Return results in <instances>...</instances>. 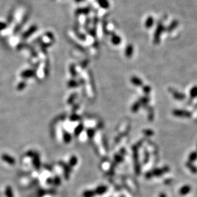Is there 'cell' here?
I'll list each match as a JSON object with an SVG mask.
<instances>
[{"mask_svg":"<svg viewBox=\"0 0 197 197\" xmlns=\"http://www.w3.org/2000/svg\"><path fill=\"white\" fill-rule=\"evenodd\" d=\"M154 24V19L152 17H149L148 19H146L145 22V26L147 28H151Z\"/></svg>","mask_w":197,"mask_h":197,"instance_id":"obj_11","label":"cell"},{"mask_svg":"<svg viewBox=\"0 0 197 197\" xmlns=\"http://www.w3.org/2000/svg\"><path fill=\"white\" fill-rule=\"evenodd\" d=\"M187 165H188V167H189V169H190L191 170H192V172H193V173H195L197 172V169L195 167H194L193 165H192V164H189V163H188V164Z\"/></svg>","mask_w":197,"mask_h":197,"instance_id":"obj_25","label":"cell"},{"mask_svg":"<svg viewBox=\"0 0 197 197\" xmlns=\"http://www.w3.org/2000/svg\"><path fill=\"white\" fill-rule=\"evenodd\" d=\"M5 195L6 197H14L13 191L10 186H7L5 189Z\"/></svg>","mask_w":197,"mask_h":197,"instance_id":"obj_14","label":"cell"},{"mask_svg":"<svg viewBox=\"0 0 197 197\" xmlns=\"http://www.w3.org/2000/svg\"><path fill=\"white\" fill-rule=\"evenodd\" d=\"M143 90H144V92L145 93L148 94V93H149L150 91H151V87H150L148 86H147L144 87Z\"/></svg>","mask_w":197,"mask_h":197,"instance_id":"obj_26","label":"cell"},{"mask_svg":"<svg viewBox=\"0 0 197 197\" xmlns=\"http://www.w3.org/2000/svg\"><path fill=\"white\" fill-rule=\"evenodd\" d=\"M87 135H88V136H89V138H91L94 135V130H91H91H87Z\"/></svg>","mask_w":197,"mask_h":197,"instance_id":"obj_27","label":"cell"},{"mask_svg":"<svg viewBox=\"0 0 197 197\" xmlns=\"http://www.w3.org/2000/svg\"><path fill=\"white\" fill-rule=\"evenodd\" d=\"M167 170H168V169H157V170H154V171L151 172H149L148 174H146V177H148L150 178L153 175H160L161 174H163L164 172H167Z\"/></svg>","mask_w":197,"mask_h":197,"instance_id":"obj_5","label":"cell"},{"mask_svg":"<svg viewBox=\"0 0 197 197\" xmlns=\"http://www.w3.org/2000/svg\"><path fill=\"white\" fill-rule=\"evenodd\" d=\"M191 190L192 189H191V187L189 185H186V186L181 188V190H179V193H180L181 195H186L190 192Z\"/></svg>","mask_w":197,"mask_h":197,"instance_id":"obj_7","label":"cell"},{"mask_svg":"<svg viewBox=\"0 0 197 197\" xmlns=\"http://www.w3.org/2000/svg\"><path fill=\"white\" fill-rule=\"evenodd\" d=\"M83 129H84V126L82 124L78 125L74 130V134L75 136H78V135L82 131V130H83Z\"/></svg>","mask_w":197,"mask_h":197,"instance_id":"obj_16","label":"cell"},{"mask_svg":"<svg viewBox=\"0 0 197 197\" xmlns=\"http://www.w3.org/2000/svg\"><path fill=\"white\" fill-rule=\"evenodd\" d=\"M1 159L3 161H5L6 163L10 165H13L16 163V160H15L13 157H12L11 156L8 155L7 154H2Z\"/></svg>","mask_w":197,"mask_h":197,"instance_id":"obj_4","label":"cell"},{"mask_svg":"<svg viewBox=\"0 0 197 197\" xmlns=\"http://www.w3.org/2000/svg\"><path fill=\"white\" fill-rule=\"evenodd\" d=\"M106 191H107V187L100 186L96 190L95 193L98 194V195H102V194H104Z\"/></svg>","mask_w":197,"mask_h":197,"instance_id":"obj_17","label":"cell"},{"mask_svg":"<svg viewBox=\"0 0 197 197\" xmlns=\"http://www.w3.org/2000/svg\"><path fill=\"white\" fill-rule=\"evenodd\" d=\"M33 154H34V151H28V152H27V153H26V156H28L31 158L32 156H33Z\"/></svg>","mask_w":197,"mask_h":197,"instance_id":"obj_28","label":"cell"},{"mask_svg":"<svg viewBox=\"0 0 197 197\" xmlns=\"http://www.w3.org/2000/svg\"><path fill=\"white\" fill-rule=\"evenodd\" d=\"M173 115L181 117H190L191 114L187 111L181 110H175L173 112Z\"/></svg>","mask_w":197,"mask_h":197,"instance_id":"obj_6","label":"cell"},{"mask_svg":"<svg viewBox=\"0 0 197 197\" xmlns=\"http://www.w3.org/2000/svg\"><path fill=\"white\" fill-rule=\"evenodd\" d=\"M190 96L192 98H195L197 97V86L193 87L190 90Z\"/></svg>","mask_w":197,"mask_h":197,"instance_id":"obj_19","label":"cell"},{"mask_svg":"<svg viewBox=\"0 0 197 197\" xmlns=\"http://www.w3.org/2000/svg\"><path fill=\"white\" fill-rule=\"evenodd\" d=\"M197 159V152H193L190 155L189 162H193Z\"/></svg>","mask_w":197,"mask_h":197,"instance_id":"obj_20","label":"cell"},{"mask_svg":"<svg viewBox=\"0 0 197 197\" xmlns=\"http://www.w3.org/2000/svg\"><path fill=\"white\" fill-rule=\"evenodd\" d=\"M164 30V27L162 24L160 23L157 26L156 29L155 33H154V42L155 43H158L160 41V37L161 35L163 33V31Z\"/></svg>","mask_w":197,"mask_h":197,"instance_id":"obj_1","label":"cell"},{"mask_svg":"<svg viewBox=\"0 0 197 197\" xmlns=\"http://www.w3.org/2000/svg\"><path fill=\"white\" fill-rule=\"evenodd\" d=\"M178 24V22L177 20H174V21H173L170 25L169 26L168 28V31H172L173 29H175L176 27H177V26Z\"/></svg>","mask_w":197,"mask_h":197,"instance_id":"obj_21","label":"cell"},{"mask_svg":"<svg viewBox=\"0 0 197 197\" xmlns=\"http://www.w3.org/2000/svg\"><path fill=\"white\" fill-rule=\"evenodd\" d=\"M121 38L117 36V35H113L112 37V42L114 45H119L121 43Z\"/></svg>","mask_w":197,"mask_h":197,"instance_id":"obj_15","label":"cell"},{"mask_svg":"<svg viewBox=\"0 0 197 197\" xmlns=\"http://www.w3.org/2000/svg\"><path fill=\"white\" fill-rule=\"evenodd\" d=\"M131 82L132 84L135 85V86H137L138 87H140L143 85L142 81L141 80V79H140L139 77H131Z\"/></svg>","mask_w":197,"mask_h":197,"instance_id":"obj_9","label":"cell"},{"mask_svg":"<svg viewBox=\"0 0 197 197\" xmlns=\"http://www.w3.org/2000/svg\"><path fill=\"white\" fill-rule=\"evenodd\" d=\"M133 53V47L132 45H128L125 49V56L127 58H130L132 56Z\"/></svg>","mask_w":197,"mask_h":197,"instance_id":"obj_8","label":"cell"},{"mask_svg":"<svg viewBox=\"0 0 197 197\" xmlns=\"http://www.w3.org/2000/svg\"><path fill=\"white\" fill-rule=\"evenodd\" d=\"M61 179L58 175L56 176L54 179H53V183H54L56 186H59V185L61 184Z\"/></svg>","mask_w":197,"mask_h":197,"instance_id":"obj_23","label":"cell"},{"mask_svg":"<svg viewBox=\"0 0 197 197\" xmlns=\"http://www.w3.org/2000/svg\"><path fill=\"white\" fill-rule=\"evenodd\" d=\"M97 2L102 8H107L109 7V3L107 0H97Z\"/></svg>","mask_w":197,"mask_h":197,"instance_id":"obj_12","label":"cell"},{"mask_svg":"<svg viewBox=\"0 0 197 197\" xmlns=\"http://www.w3.org/2000/svg\"><path fill=\"white\" fill-rule=\"evenodd\" d=\"M77 161H78V160H77V157L73 156H72L71 158H70V160H69V164L68 165H70V167H71V168H72L73 167H74L76 165H77Z\"/></svg>","mask_w":197,"mask_h":197,"instance_id":"obj_13","label":"cell"},{"mask_svg":"<svg viewBox=\"0 0 197 197\" xmlns=\"http://www.w3.org/2000/svg\"><path fill=\"white\" fill-rule=\"evenodd\" d=\"M32 158V163L34 167L36 170H40V167H41V163H40V156L39 154L37 152H34V154L33 155Z\"/></svg>","mask_w":197,"mask_h":197,"instance_id":"obj_3","label":"cell"},{"mask_svg":"<svg viewBox=\"0 0 197 197\" xmlns=\"http://www.w3.org/2000/svg\"><path fill=\"white\" fill-rule=\"evenodd\" d=\"M160 197H167V196L164 193H161L160 195Z\"/></svg>","mask_w":197,"mask_h":197,"instance_id":"obj_31","label":"cell"},{"mask_svg":"<svg viewBox=\"0 0 197 197\" xmlns=\"http://www.w3.org/2000/svg\"><path fill=\"white\" fill-rule=\"evenodd\" d=\"M46 182L48 184H52L53 183V179L51 177H49L47 179Z\"/></svg>","mask_w":197,"mask_h":197,"instance_id":"obj_29","label":"cell"},{"mask_svg":"<svg viewBox=\"0 0 197 197\" xmlns=\"http://www.w3.org/2000/svg\"><path fill=\"white\" fill-rule=\"evenodd\" d=\"M76 1H82V0H76Z\"/></svg>","mask_w":197,"mask_h":197,"instance_id":"obj_32","label":"cell"},{"mask_svg":"<svg viewBox=\"0 0 197 197\" xmlns=\"http://www.w3.org/2000/svg\"><path fill=\"white\" fill-rule=\"evenodd\" d=\"M79 119V117L77 115H73L70 117V119L72 121H76Z\"/></svg>","mask_w":197,"mask_h":197,"instance_id":"obj_30","label":"cell"},{"mask_svg":"<svg viewBox=\"0 0 197 197\" xmlns=\"http://www.w3.org/2000/svg\"><path fill=\"white\" fill-rule=\"evenodd\" d=\"M63 140L64 143L69 144L72 140V136L68 132L63 131Z\"/></svg>","mask_w":197,"mask_h":197,"instance_id":"obj_10","label":"cell"},{"mask_svg":"<svg viewBox=\"0 0 197 197\" xmlns=\"http://www.w3.org/2000/svg\"><path fill=\"white\" fill-rule=\"evenodd\" d=\"M95 194V192H93V191H90V190H88V191H86V192H84L83 193V196L84 197H92Z\"/></svg>","mask_w":197,"mask_h":197,"instance_id":"obj_22","label":"cell"},{"mask_svg":"<svg viewBox=\"0 0 197 197\" xmlns=\"http://www.w3.org/2000/svg\"><path fill=\"white\" fill-rule=\"evenodd\" d=\"M60 165L63 167V169L64 171V179H66V180H68L70 178V173H71V167H70L69 165L66 164L65 163L63 162V161H61V162H60Z\"/></svg>","mask_w":197,"mask_h":197,"instance_id":"obj_2","label":"cell"},{"mask_svg":"<svg viewBox=\"0 0 197 197\" xmlns=\"http://www.w3.org/2000/svg\"><path fill=\"white\" fill-rule=\"evenodd\" d=\"M140 102H137L136 103H135V104L133 105V107H132V108H131L132 111L134 112H135L139 110V108H140Z\"/></svg>","mask_w":197,"mask_h":197,"instance_id":"obj_24","label":"cell"},{"mask_svg":"<svg viewBox=\"0 0 197 197\" xmlns=\"http://www.w3.org/2000/svg\"><path fill=\"white\" fill-rule=\"evenodd\" d=\"M173 97H174L175 99L184 100L185 98V95H184V94H182L177 91L173 92Z\"/></svg>","mask_w":197,"mask_h":197,"instance_id":"obj_18","label":"cell"}]
</instances>
